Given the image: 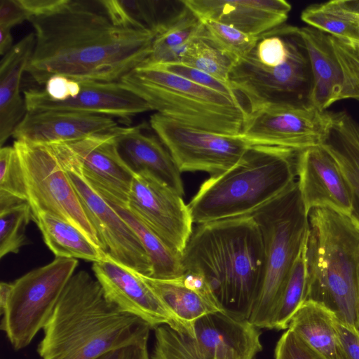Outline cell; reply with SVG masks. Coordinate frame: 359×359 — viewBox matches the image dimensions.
<instances>
[{"label":"cell","mask_w":359,"mask_h":359,"mask_svg":"<svg viewBox=\"0 0 359 359\" xmlns=\"http://www.w3.org/2000/svg\"><path fill=\"white\" fill-rule=\"evenodd\" d=\"M135 232L146 250L152 267L151 278L170 279L185 273L182 255L170 249L128 206L109 203Z\"/></svg>","instance_id":"obj_31"},{"label":"cell","mask_w":359,"mask_h":359,"mask_svg":"<svg viewBox=\"0 0 359 359\" xmlns=\"http://www.w3.org/2000/svg\"><path fill=\"white\" fill-rule=\"evenodd\" d=\"M43 241L56 257L83 259L97 262L108 254L92 243L78 229L47 212L32 214Z\"/></svg>","instance_id":"obj_29"},{"label":"cell","mask_w":359,"mask_h":359,"mask_svg":"<svg viewBox=\"0 0 359 359\" xmlns=\"http://www.w3.org/2000/svg\"><path fill=\"white\" fill-rule=\"evenodd\" d=\"M358 299H359V282H358ZM359 304V302H358ZM358 323H359V306H358Z\"/></svg>","instance_id":"obj_47"},{"label":"cell","mask_w":359,"mask_h":359,"mask_svg":"<svg viewBox=\"0 0 359 359\" xmlns=\"http://www.w3.org/2000/svg\"><path fill=\"white\" fill-rule=\"evenodd\" d=\"M107 16L117 27L142 30L155 36L186 11L183 0H100Z\"/></svg>","instance_id":"obj_26"},{"label":"cell","mask_w":359,"mask_h":359,"mask_svg":"<svg viewBox=\"0 0 359 359\" xmlns=\"http://www.w3.org/2000/svg\"><path fill=\"white\" fill-rule=\"evenodd\" d=\"M336 327L343 347L345 359H359V334L340 323L337 318Z\"/></svg>","instance_id":"obj_44"},{"label":"cell","mask_w":359,"mask_h":359,"mask_svg":"<svg viewBox=\"0 0 359 359\" xmlns=\"http://www.w3.org/2000/svg\"><path fill=\"white\" fill-rule=\"evenodd\" d=\"M121 84L163 116L210 132L238 135L248 115L245 103L154 65H140Z\"/></svg>","instance_id":"obj_6"},{"label":"cell","mask_w":359,"mask_h":359,"mask_svg":"<svg viewBox=\"0 0 359 359\" xmlns=\"http://www.w3.org/2000/svg\"><path fill=\"white\" fill-rule=\"evenodd\" d=\"M0 192L27 201L22 165L13 146L0 149Z\"/></svg>","instance_id":"obj_37"},{"label":"cell","mask_w":359,"mask_h":359,"mask_svg":"<svg viewBox=\"0 0 359 359\" xmlns=\"http://www.w3.org/2000/svg\"><path fill=\"white\" fill-rule=\"evenodd\" d=\"M308 221L306 301L323 305L359 334V228L328 208L311 209Z\"/></svg>","instance_id":"obj_4"},{"label":"cell","mask_w":359,"mask_h":359,"mask_svg":"<svg viewBox=\"0 0 359 359\" xmlns=\"http://www.w3.org/2000/svg\"><path fill=\"white\" fill-rule=\"evenodd\" d=\"M147 359H150V358H149H149H147Z\"/></svg>","instance_id":"obj_48"},{"label":"cell","mask_w":359,"mask_h":359,"mask_svg":"<svg viewBox=\"0 0 359 359\" xmlns=\"http://www.w3.org/2000/svg\"><path fill=\"white\" fill-rule=\"evenodd\" d=\"M121 127L65 142L79 161L88 184L109 203L128 206L135 173L121 157L116 136Z\"/></svg>","instance_id":"obj_17"},{"label":"cell","mask_w":359,"mask_h":359,"mask_svg":"<svg viewBox=\"0 0 359 359\" xmlns=\"http://www.w3.org/2000/svg\"><path fill=\"white\" fill-rule=\"evenodd\" d=\"M147 343L123 346L109 351L97 359H147Z\"/></svg>","instance_id":"obj_45"},{"label":"cell","mask_w":359,"mask_h":359,"mask_svg":"<svg viewBox=\"0 0 359 359\" xmlns=\"http://www.w3.org/2000/svg\"><path fill=\"white\" fill-rule=\"evenodd\" d=\"M29 16V20L34 17L45 16L52 14L62 6L68 0H18Z\"/></svg>","instance_id":"obj_43"},{"label":"cell","mask_w":359,"mask_h":359,"mask_svg":"<svg viewBox=\"0 0 359 359\" xmlns=\"http://www.w3.org/2000/svg\"><path fill=\"white\" fill-rule=\"evenodd\" d=\"M274 359H318L304 342L287 329L278 341Z\"/></svg>","instance_id":"obj_40"},{"label":"cell","mask_w":359,"mask_h":359,"mask_svg":"<svg viewBox=\"0 0 359 359\" xmlns=\"http://www.w3.org/2000/svg\"><path fill=\"white\" fill-rule=\"evenodd\" d=\"M151 326L121 311L87 271L74 273L43 329L41 359H97L113 350L147 343Z\"/></svg>","instance_id":"obj_2"},{"label":"cell","mask_w":359,"mask_h":359,"mask_svg":"<svg viewBox=\"0 0 359 359\" xmlns=\"http://www.w3.org/2000/svg\"><path fill=\"white\" fill-rule=\"evenodd\" d=\"M154 65L165 71L184 77L203 87L214 90L226 95L230 96L234 99L241 100L244 102L242 97L233 89L229 83L220 81L214 76L194 67L180 62Z\"/></svg>","instance_id":"obj_39"},{"label":"cell","mask_w":359,"mask_h":359,"mask_svg":"<svg viewBox=\"0 0 359 359\" xmlns=\"http://www.w3.org/2000/svg\"><path fill=\"white\" fill-rule=\"evenodd\" d=\"M81 88V86L79 81L57 75L47 81L44 90L51 99L56 101H64L76 97L80 93Z\"/></svg>","instance_id":"obj_41"},{"label":"cell","mask_w":359,"mask_h":359,"mask_svg":"<svg viewBox=\"0 0 359 359\" xmlns=\"http://www.w3.org/2000/svg\"><path fill=\"white\" fill-rule=\"evenodd\" d=\"M147 125L121 127L116 136L118 153L135 174H151L179 195L184 194L181 172L158 137Z\"/></svg>","instance_id":"obj_22"},{"label":"cell","mask_w":359,"mask_h":359,"mask_svg":"<svg viewBox=\"0 0 359 359\" xmlns=\"http://www.w3.org/2000/svg\"><path fill=\"white\" fill-rule=\"evenodd\" d=\"M296 174L305 211L328 208L351 216L348 184L334 158L320 145L299 151Z\"/></svg>","instance_id":"obj_19"},{"label":"cell","mask_w":359,"mask_h":359,"mask_svg":"<svg viewBox=\"0 0 359 359\" xmlns=\"http://www.w3.org/2000/svg\"><path fill=\"white\" fill-rule=\"evenodd\" d=\"M287 27L282 25L259 36L254 52L262 65L276 67L287 60L289 54Z\"/></svg>","instance_id":"obj_38"},{"label":"cell","mask_w":359,"mask_h":359,"mask_svg":"<svg viewBox=\"0 0 359 359\" xmlns=\"http://www.w3.org/2000/svg\"><path fill=\"white\" fill-rule=\"evenodd\" d=\"M92 269L107 298L121 311L140 318L151 328L168 325L178 332L192 334L139 273L121 266L109 255L94 262Z\"/></svg>","instance_id":"obj_16"},{"label":"cell","mask_w":359,"mask_h":359,"mask_svg":"<svg viewBox=\"0 0 359 359\" xmlns=\"http://www.w3.org/2000/svg\"><path fill=\"white\" fill-rule=\"evenodd\" d=\"M25 20H29V16L18 0L0 1V27L11 29Z\"/></svg>","instance_id":"obj_42"},{"label":"cell","mask_w":359,"mask_h":359,"mask_svg":"<svg viewBox=\"0 0 359 359\" xmlns=\"http://www.w3.org/2000/svg\"><path fill=\"white\" fill-rule=\"evenodd\" d=\"M330 122V111L313 106H285L248 113L240 134L251 145L303 151L320 146Z\"/></svg>","instance_id":"obj_14"},{"label":"cell","mask_w":359,"mask_h":359,"mask_svg":"<svg viewBox=\"0 0 359 359\" xmlns=\"http://www.w3.org/2000/svg\"><path fill=\"white\" fill-rule=\"evenodd\" d=\"M250 215L262 233L264 255L262 280L248 320L257 328H269L272 312L308 236V215L297 182Z\"/></svg>","instance_id":"obj_7"},{"label":"cell","mask_w":359,"mask_h":359,"mask_svg":"<svg viewBox=\"0 0 359 359\" xmlns=\"http://www.w3.org/2000/svg\"><path fill=\"white\" fill-rule=\"evenodd\" d=\"M140 277L192 334L198 319L210 313L225 311L200 273L187 271L182 276L170 279H156L142 275Z\"/></svg>","instance_id":"obj_23"},{"label":"cell","mask_w":359,"mask_h":359,"mask_svg":"<svg viewBox=\"0 0 359 359\" xmlns=\"http://www.w3.org/2000/svg\"><path fill=\"white\" fill-rule=\"evenodd\" d=\"M286 37L289 54L282 64L265 66L252 50L232 67L229 84L242 97L248 113L276 107L311 105L313 76L299 28L287 25Z\"/></svg>","instance_id":"obj_8"},{"label":"cell","mask_w":359,"mask_h":359,"mask_svg":"<svg viewBox=\"0 0 359 359\" xmlns=\"http://www.w3.org/2000/svg\"><path fill=\"white\" fill-rule=\"evenodd\" d=\"M299 151L250 145L228 170L210 176L188 204L197 225L250 215L294 183Z\"/></svg>","instance_id":"obj_5"},{"label":"cell","mask_w":359,"mask_h":359,"mask_svg":"<svg viewBox=\"0 0 359 359\" xmlns=\"http://www.w3.org/2000/svg\"><path fill=\"white\" fill-rule=\"evenodd\" d=\"M36 43L27 73L39 85L60 75L79 81L120 82L149 55L155 35L114 25L100 1L68 0L31 18Z\"/></svg>","instance_id":"obj_1"},{"label":"cell","mask_w":359,"mask_h":359,"mask_svg":"<svg viewBox=\"0 0 359 359\" xmlns=\"http://www.w3.org/2000/svg\"><path fill=\"white\" fill-rule=\"evenodd\" d=\"M306 242L290 271L280 298L272 312L269 329H288L291 318L306 301Z\"/></svg>","instance_id":"obj_33"},{"label":"cell","mask_w":359,"mask_h":359,"mask_svg":"<svg viewBox=\"0 0 359 359\" xmlns=\"http://www.w3.org/2000/svg\"><path fill=\"white\" fill-rule=\"evenodd\" d=\"M128 208L173 251L182 255L193 219L182 196L149 172L135 173Z\"/></svg>","instance_id":"obj_15"},{"label":"cell","mask_w":359,"mask_h":359,"mask_svg":"<svg viewBox=\"0 0 359 359\" xmlns=\"http://www.w3.org/2000/svg\"><path fill=\"white\" fill-rule=\"evenodd\" d=\"M264 243L252 216L197 225L182 255L185 271L201 274L223 309L248 320L264 269Z\"/></svg>","instance_id":"obj_3"},{"label":"cell","mask_w":359,"mask_h":359,"mask_svg":"<svg viewBox=\"0 0 359 359\" xmlns=\"http://www.w3.org/2000/svg\"><path fill=\"white\" fill-rule=\"evenodd\" d=\"M13 147L22 165L32 214L41 211L50 213L73 225L102 249L97 231L53 145L15 140Z\"/></svg>","instance_id":"obj_11"},{"label":"cell","mask_w":359,"mask_h":359,"mask_svg":"<svg viewBox=\"0 0 359 359\" xmlns=\"http://www.w3.org/2000/svg\"><path fill=\"white\" fill-rule=\"evenodd\" d=\"M154 331L151 359H256L262 348L258 328L226 311L198 319L192 335L168 325Z\"/></svg>","instance_id":"obj_10"},{"label":"cell","mask_w":359,"mask_h":359,"mask_svg":"<svg viewBox=\"0 0 359 359\" xmlns=\"http://www.w3.org/2000/svg\"><path fill=\"white\" fill-rule=\"evenodd\" d=\"M203 28V22L187 8L177 20L155 36L149 55L141 65L180 62Z\"/></svg>","instance_id":"obj_32"},{"label":"cell","mask_w":359,"mask_h":359,"mask_svg":"<svg viewBox=\"0 0 359 359\" xmlns=\"http://www.w3.org/2000/svg\"><path fill=\"white\" fill-rule=\"evenodd\" d=\"M201 22L207 37L237 60L248 55L257 44L259 36L248 34L217 21L208 20Z\"/></svg>","instance_id":"obj_36"},{"label":"cell","mask_w":359,"mask_h":359,"mask_svg":"<svg viewBox=\"0 0 359 359\" xmlns=\"http://www.w3.org/2000/svg\"><path fill=\"white\" fill-rule=\"evenodd\" d=\"M149 123L181 172L221 174L235 165L251 145L241 135L195 128L157 112L151 116Z\"/></svg>","instance_id":"obj_13"},{"label":"cell","mask_w":359,"mask_h":359,"mask_svg":"<svg viewBox=\"0 0 359 359\" xmlns=\"http://www.w3.org/2000/svg\"><path fill=\"white\" fill-rule=\"evenodd\" d=\"M301 19L344 42L359 39V1L334 0L307 6Z\"/></svg>","instance_id":"obj_30"},{"label":"cell","mask_w":359,"mask_h":359,"mask_svg":"<svg viewBox=\"0 0 359 359\" xmlns=\"http://www.w3.org/2000/svg\"><path fill=\"white\" fill-rule=\"evenodd\" d=\"M118 126L111 116L73 111H27L13 133L15 140L36 144L65 143Z\"/></svg>","instance_id":"obj_21"},{"label":"cell","mask_w":359,"mask_h":359,"mask_svg":"<svg viewBox=\"0 0 359 359\" xmlns=\"http://www.w3.org/2000/svg\"><path fill=\"white\" fill-rule=\"evenodd\" d=\"M33 219L28 201L19 202L0 210V258L17 254L27 243L26 227Z\"/></svg>","instance_id":"obj_35"},{"label":"cell","mask_w":359,"mask_h":359,"mask_svg":"<svg viewBox=\"0 0 359 359\" xmlns=\"http://www.w3.org/2000/svg\"><path fill=\"white\" fill-rule=\"evenodd\" d=\"M11 29L0 27V54L3 57L13 46Z\"/></svg>","instance_id":"obj_46"},{"label":"cell","mask_w":359,"mask_h":359,"mask_svg":"<svg viewBox=\"0 0 359 359\" xmlns=\"http://www.w3.org/2000/svg\"><path fill=\"white\" fill-rule=\"evenodd\" d=\"M94 226L102 250L121 266L151 277L149 257L135 232L86 182L79 159L67 143L51 144Z\"/></svg>","instance_id":"obj_12"},{"label":"cell","mask_w":359,"mask_h":359,"mask_svg":"<svg viewBox=\"0 0 359 359\" xmlns=\"http://www.w3.org/2000/svg\"><path fill=\"white\" fill-rule=\"evenodd\" d=\"M236 61V58L208 38L203 28L202 33L194 39L184 54L180 63L229 83V74Z\"/></svg>","instance_id":"obj_34"},{"label":"cell","mask_w":359,"mask_h":359,"mask_svg":"<svg viewBox=\"0 0 359 359\" xmlns=\"http://www.w3.org/2000/svg\"><path fill=\"white\" fill-rule=\"evenodd\" d=\"M321 146L338 164L349 188L351 218L359 228V123L345 111H330V122Z\"/></svg>","instance_id":"obj_27"},{"label":"cell","mask_w":359,"mask_h":359,"mask_svg":"<svg viewBox=\"0 0 359 359\" xmlns=\"http://www.w3.org/2000/svg\"><path fill=\"white\" fill-rule=\"evenodd\" d=\"M288 329L318 359H345L336 317L323 305L306 301L291 318Z\"/></svg>","instance_id":"obj_28"},{"label":"cell","mask_w":359,"mask_h":359,"mask_svg":"<svg viewBox=\"0 0 359 359\" xmlns=\"http://www.w3.org/2000/svg\"><path fill=\"white\" fill-rule=\"evenodd\" d=\"M78 264L56 257L13 283H1V329L15 350L27 346L44 328Z\"/></svg>","instance_id":"obj_9"},{"label":"cell","mask_w":359,"mask_h":359,"mask_svg":"<svg viewBox=\"0 0 359 359\" xmlns=\"http://www.w3.org/2000/svg\"><path fill=\"white\" fill-rule=\"evenodd\" d=\"M310 60L313 86L310 104L326 111L342 100L341 71L329 34L314 27L299 28Z\"/></svg>","instance_id":"obj_25"},{"label":"cell","mask_w":359,"mask_h":359,"mask_svg":"<svg viewBox=\"0 0 359 359\" xmlns=\"http://www.w3.org/2000/svg\"><path fill=\"white\" fill-rule=\"evenodd\" d=\"M183 1L201 21H217L255 36L283 25L292 8L285 0Z\"/></svg>","instance_id":"obj_20"},{"label":"cell","mask_w":359,"mask_h":359,"mask_svg":"<svg viewBox=\"0 0 359 359\" xmlns=\"http://www.w3.org/2000/svg\"><path fill=\"white\" fill-rule=\"evenodd\" d=\"M81 91L74 98L64 101L51 99L44 90L24 91L27 111H73L116 117L129 122L132 117L151 110L138 95L120 82H79Z\"/></svg>","instance_id":"obj_18"},{"label":"cell","mask_w":359,"mask_h":359,"mask_svg":"<svg viewBox=\"0 0 359 359\" xmlns=\"http://www.w3.org/2000/svg\"><path fill=\"white\" fill-rule=\"evenodd\" d=\"M35 34L29 33L15 44L0 62V146L9 138L27 112L20 95L22 76L32 58Z\"/></svg>","instance_id":"obj_24"}]
</instances>
